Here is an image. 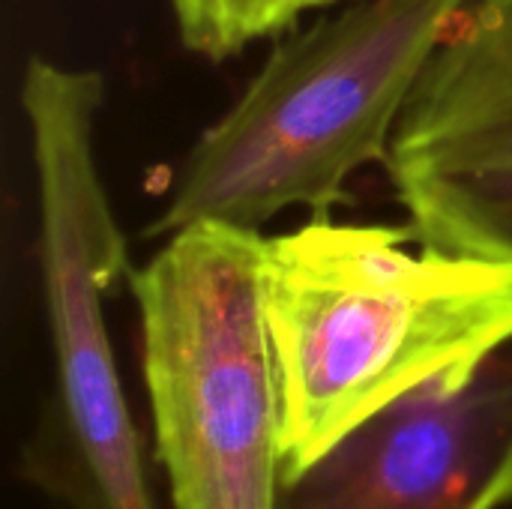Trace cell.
<instances>
[{"instance_id":"8992f818","label":"cell","mask_w":512,"mask_h":509,"mask_svg":"<svg viewBox=\"0 0 512 509\" xmlns=\"http://www.w3.org/2000/svg\"><path fill=\"white\" fill-rule=\"evenodd\" d=\"M333 3L345 0H168L183 48L213 63L279 36L306 12Z\"/></svg>"},{"instance_id":"7a4b0ae2","label":"cell","mask_w":512,"mask_h":509,"mask_svg":"<svg viewBox=\"0 0 512 509\" xmlns=\"http://www.w3.org/2000/svg\"><path fill=\"white\" fill-rule=\"evenodd\" d=\"M471 0H354L282 39L180 162L147 237L195 222L261 231L285 210L327 219L384 165L435 48Z\"/></svg>"},{"instance_id":"3957f363","label":"cell","mask_w":512,"mask_h":509,"mask_svg":"<svg viewBox=\"0 0 512 509\" xmlns=\"http://www.w3.org/2000/svg\"><path fill=\"white\" fill-rule=\"evenodd\" d=\"M264 258L261 231L195 222L129 273L174 509H279L282 402Z\"/></svg>"},{"instance_id":"5b68a950","label":"cell","mask_w":512,"mask_h":509,"mask_svg":"<svg viewBox=\"0 0 512 509\" xmlns=\"http://www.w3.org/2000/svg\"><path fill=\"white\" fill-rule=\"evenodd\" d=\"M512 504V342L462 381L423 387L282 483L279 509Z\"/></svg>"},{"instance_id":"277c9868","label":"cell","mask_w":512,"mask_h":509,"mask_svg":"<svg viewBox=\"0 0 512 509\" xmlns=\"http://www.w3.org/2000/svg\"><path fill=\"white\" fill-rule=\"evenodd\" d=\"M414 243L512 267V0H471L384 162Z\"/></svg>"},{"instance_id":"6da1fadb","label":"cell","mask_w":512,"mask_h":509,"mask_svg":"<svg viewBox=\"0 0 512 509\" xmlns=\"http://www.w3.org/2000/svg\"><path fill=\"white\" fill-rule=\"evenodd\" d=\"M408 240V225L330 216L267 240L285 480L378 411L474 375L512 342V267L411 252Z\"/></svg>"}]
</instances>
